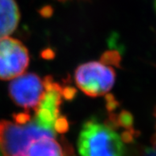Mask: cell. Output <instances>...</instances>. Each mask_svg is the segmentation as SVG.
Wrapping results in <instances>:
<instances>
[{
	"mask_svg": "<svg viewBox=\"0 0 156 156\" xmlns=\"http://www.w3.org/2000/svg\"><path fill=\"white\" fill-rule=\"evenodd\" d=\"M55 136L52 130L40 125L35 117L25 122L0 121V151L2 156H26L31 143L39 137Z\"/></svg>",
	"mask_w": 156,
	"mask_h": 156,
	"instance_id": "obj_2",
	"label": "cell"
},
{
	"mask_svg": "<svg viewBox=\"0 0 156 156\" xmlns=\"http://www.w3.org/2000/svg\"><path fill=\"white\" fill-rule=\"evenodd\" d=\"M19 19V10L15 1L0 0V39L14 33Z\"/></svg>",
	"mask_w": 156,
	"mask_h": 156,
	"instance_id": "obj_6",
	"label": "cell"
},
{
	"mask_svg": "<svg viewBox=\"0 0 156 156\" xmlns=\"http://www.w3.org/2000/svg\"><path fill=\"white\" fill-rule=\"evenodd\" d=\"M26 156H65L63 147L55 136H44L34 140L28 147Z\"/></svg>",
	"mask_w": 156,
	"mask_h": 156,
	"instance_id": "obj_7",
	"label": "cell"
},
{
	"mask_svg": "<svg viewBox=\"0 0 156 156\" xmlns=\"http://www.w3.org/2000/svg\"><path fill=\"white\" fill-rule=\"evenodd\" d=\"M116 79L114 70L106 62L92 61L78 67L75 72L76 85L91 97L101 96L113 87Z\"/></svg>",
	"mask_w": 156,
	"mask_h": 156,
	"instance_id": "obj_3",
	"label": "cell"
},
{
	"mask_svg": "<svg viewBox=\"0 0 156 156\" xmlns=\"http://www.w3.org/2000/svg\"><path fill=\"white\" fill-rule=\"evenodd\" d=\"M46 88V79H41L36 74H22L10 83L9 94L16 105L26 110L35 111L45 94Z\"/></svg>",
	"mask_w": 156,
	"mask_h": 156,
	"instance_id": "obj_4",
	"label": "cell"
},
{
	"mask_svg": "<svg viewBox=\"0 0 156 156\" xmlns=\"http://www.w3.org/2000/svg\"><path fill=\"white\" fill-rule=\"evenodd\" d=\"M125 140L111 125L90 120L83 126L78 148L81 156H124Z\"/></svg>",
	"mask_w": 156,
	"mask_h": 156,
	"instance_id": "obj_1",
	"label": "cell"
},
{
	"mask_svg": "<svg viewBox=\"0 0 156 156\" xmlns=\"http://www.w3.org/2000/svg\"><path fill=\"white\" fill-rule=\"evenodd\" d=\"M155 117H156V112H155ZM154 146H155V147H156V137H155V144H154Z\"/></svg>",
	"mask_w": 156,
	"mask_h": 156,
	"instance_id": "obj_8",
	"label": "cell"
},
{
	"mask_svg": "<svg viewBox=\"0 0 156 156\" xmlns=\"http://www.w3.org/2000/svg\"><path fill=\"white\" fill-rule=\"evenodd\" d=\"M30 63L27 48L14 38L0 39V79L10 80L22 75Z\"/></svg>",
	"mask_w": 156,
	"mask_h": 156,
	"instance_id": "obj_5",
	"label": "cell"
}]
</instances>
